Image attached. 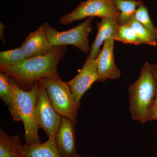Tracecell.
I'll return each mask as SVG.
<instances>
[{"label":"cell","instance_id":"16","mask_svg":"<svg viewBox=\"0 0 157 157\" xmlns=\"http://www.w3.org/2000/svg\"><path fill=\"white\" fill-rule=\"evenodd\" d=\"M118 10L119 15L117 17L120 25L128 24L135 15L137 7L142 3L136 0H112Z\"/></svg>","mask_w":157,"mask_h":157},{"label":"cell","instance_id":"6","mask_svg":"<svg viewBox=\"0 0 157 157\" xmlns=\"http://www.w3.org/2000/svg\"><path fill=\"white\" fill-rule=\"evenodd\" d=\"M120 13L112 0H87L80 3L72 12L63 15L59 22L67 25L87 17H117Z\"/></svg>","mask_w":157,"mask_h":157},{"label":"cell","instance_id":"21","mask_svg":"<svg viewBox=\"0 0 157 157\" xmlns=\"http://www.w3.org/2000/svg\"><path fill=\"white\" fill-rule=\"evenodd\" d=\"M152 70L153 73L154 75L155 79L157 85V64H151ZM157 119V93L156 97L155 100L154 104L153 105L151 112L150 118V121H156Z\"/></svg>","mask_w":157,"mask_h":157},{"label":"cell","instance_id":"5","mask_svg":"<svg viewBox=\"0 0 157 157\" xmlns=\"http://www.w3.org/2000/svg\"><path fill=\"white\" fill-rule=\"evenodd\" d=\"M94 17L86 20L67 31L59 32L50 25L48 22L42 24L51 46L72 45L82 52H90L88 36L91 32V25Z\"/></svg>","mask_w":157,"mask_h":157},{"label":"cell","instance_id":"15","mask_svg":"<svg viewBox=\"0 0 157 157\" xmlns=\"http://www.w3.org/2000/svg\"><path fill=\"white\" fill-rule=\"evenodd\" d=\"M26 157H62L56 144L55 139H48L44 143L25 146Z\"/></svg>","mask_w":157,"mask_h":157},{"label":"cell","instance_id":"19","mask_svg":"<svg viewBox=\"0 0 157 157\" xmlns=\"http://www.w3.org/2000/svg\"><path fill=\"white\" fill-rule=\"evenodd\" d=\"M115 40L126 44H134L136 45L144 44L136 32L128 24L120 25Z\"/></svg>","mask_w":157,"mask_h":157},{"label":"cell","instance_id":"23","mask_svg":"<svg viewBox=\"0 0 157 157\" xmlns=\"http://www.w3.org/2000/svg\"><path fill=\"white\" fill-rule=\"evenodd\" d=\"M75 157H94L93 156H81L78 154H76Z\"/></svg>","mask_w":157,"mask_h":157},{"label":"cell","instance_id":"11","mask_svg":"<svg viewBox=\"0 0 157 157\" xmlns=\"http://www.w3.org/2000/svg\"><path fill=\"white\" fill-rule=\"evenodd\" d=\"M119 26L117 17L114 16L104 17L101 22L97 23L98 33L94 41L92 44L88 58L95 60L98 57L101 52V45L105 40L113 38L115 41Z\"/></svg>","mask_w":157,"mask_h":157},{"label":"cell","instance_id":"20","mask_svg":"<svg viewBox=\"0 0 157 157\" xmlns=\"http://www.w3.org/2000/svg\"><path fill=\"white\" fill-rule=\"evenodd\" d=\"M128 25L136 32L137 36L143 42L144 44L152 46H156L157 40L155 39L147 30L137 21L135 15L131 20Z\"/></svg>","mask_w":157,"mask_h":157},{"label":"cell","instance_id":"25","mask_svg":"<svg viewBox=\"0 0 157 157\" xmlns=\"http://www.w3.org/2000/svg\"><path fill=\"white\" fill-rule=\"evenodd\" d=\"M157 134V132H156ZM156 156H157V155H156Z\"/></svg>","mask_w":157,"mask_h":157},{"label":"cell","instance_id":"7","mask_svg":"<svg viewBox=\"0 0 157 157\" xmlns=\"http://www.w3.org/2000/svg\"><path fill=\"white\" fill-rule=\"evenodd\" d=\"M36 117L39 128L45 131L48 139H55L61 117L53 108L46 90L39 81Z\"/></svg>","mask_w":157,"mask_h":157},{"label":"cell","instance_id":"4","mask_svg":"<svg viewBox=\"0 0 157 157\" xmlns=\"http://www.w3.org/2000/svg\"><path fill=\"white\" fill-rule=\"evenodd\" d=\"M45 90L53 108L61 117L76 122L80 104L73 100L67 82L61 78H43L39 81Z\"/></svg>","mask_w":157,"mask_h":157},{"label":"cell","instance_id":"24","mask_svg":"<svg viewBox=\"0 0 157 157\" xmlns=\"http://www.w3.org/2000/svg\"><path fill=\"white\" fill-rule=\"evenodd\" d=\"M21 157H25V155H22V156Z\"/></svg>","mask_w":157,"mask_h":157},{"label":"cell","instance_id":"14","mask_svg":"<svg viewBox=\"0 0 157 157\" xmlns=\"http://www.w3.org/2000/svg\"><path fill=\"white\" fill-rule=\"evenodd\" d=\"M10 76L6 73H0V98L9 107V112L14 121H21L17 106L11 89Z\"/></svg>","mask_w":157,"mask_h":157},{"label":"cell","instance_id":"1","mask_svg":"<svg viewBox=\"0 0 157 157\" xmlns=\"http://www.w3.org/2000/svg\"><path fill=\"white\" fill-rule=\"evenodd\" d=\"M66 47V45L53 46L45 55L26 59L18 64L0 66V70L12 77L24 89L30 90L41 78H60L58 65L64 57Z\"/></svg>","mask_w":157,"mask_h":157},{"label":"cell","instance_id":"8","mask_svg":"<svg viewBox=\"0 0 157 157\" xmlns=\"http://www.w3.org/2000/svg\"><path fill=\"white\" fill-rule=\"evenodd\" d=\"M98 60L86 59L82 69L67 84L70 87L74 102L80 104V100L85 93L96 81H98Z\"/></svg>","mask_w":157,"mask_h":157},{"label":"cell","instance_id":"18","mask_svg":"<svg viewBox=\"0 0 157 157\" xmlns=\"http://www.w3.org/2000/svg\"><path fill=\"white\" fill-rule=\"evenodd\" d=\"M135 16L140 24L147 30L155 39L157 40V28L153 23L148 9L142 2L139 5L135 12Z\"/></svg>","mask_w":157,"mask_h":157},{"label":"cell","instance_id":"3","mask_svg":"<svg viewBox=\"0 0 157 157\" xmlns=\"http://www.w3.org/2000/svg\"><path fill=\"white\" fill-rule=\"evenodd\" d=\"M10 82L20 118L24 126L25 146L41 143L38 134L39 127L36 117L39 81L36 82L29 91L19 87L12 78H10Z\"/></svg>","mask_w":157,"mask_h":157},{"label":"cell","instance_id":"2","mask_svg":"<svg viewBox=\"0 0 157 157\" xmlns=\"http://www.w3.org/2000/svg\"><path fill=\"white\" fill-rule=\"evenodd\" d=\"M157 93V83L151 64L146 63L140 70L139 78L128 90L129 109L132 119L143 124L150 121Z\"/></svg>","mask_w":157,"mask_h":157},{"label":"cell","instance_id":"9","mask_svg":"<svg viewBox=\"0 0 157 157\" xmlns=\"http://www.w3.org/2000/svg\"><path fill=\"white\" fill-rule=\"evenodd\" d=\"M76 122L61 117L55 136L57 148L62 157H75L76 153L75 124Z\"/></svg>","mask_w":157,"mask_h":157},{"label":"cell","instance_id":"13","mask_svg":"<svg viewBox=\"0 0 157 157\" xmlns=\"http://www.w3.org/2000/svg\"><path fill=\"white\" fill-rule=\"evenodd\" d=\"M24 147L19 135L11 136L0 130V157H21Z\"/></svg>","mask_w":157,"mask_h":157},{"label":"cell","instance_id":"12","mask_svg":"<svg viewBox=\"0 0 157 157\" xmlns=\"http://www.w3.org/2000/svg\"><path fill=\"white\" fill-rule=\"evenodd\" d=\"M21 46L27 59L45 55L53 47L50 46L45 30L42 25L26 37Z\"/></svg>","mask_w":157,"mask_h":157},{"label":"cell","instance_id":"17","mask_svg":"<svg viewBox=\"0 0 157 157\" xmlns=\"http://www.w3.org/2000/svg\"><path fill=\"white\" fill-rule=\"evenodd\" d=\"M27 59L21 46L0 52V66L18 64Z\"/></svg>","mask_w":157,"mask_h":157},{"label":"cell","instance_id":"22","mask_svg":"<svg viewBox=\"0 0 157 157\" xmlns=\"http://www.w3.org/2000/svg\"><path fill=\"white\" fill-rule=\"evenodd\" d=\"M1 39L2 41V42H6L5 41V38L4 37V33H3V31H4V29L6 28V26L2 24L1 23Z\"/></svg>","mask_w":157,"mask_h":157},{"label":"cell","instance_id":"26","mask_svg":"<svg viewBox=\"0 0 157 157\" xmlns=\"http://www.w3.org/2000/svg\"><path fill=\"white\" fill-rule=\"evenodd\" d=\"M156 121H157V120H156Z\"/></svg>","mask_w":157,"mask_h":157},{"label":"cell","instance_id":"10","mask_svg":"<svg viewBox=\"0 0 157 157\" xmlns=\"http://www.w3.org/2000/svg\"><path fill=\"white\" fill-rule=\"evenodd\" d=\"M113 38L104 41V46L97 58L98 81L103 82L109 79L119 78L121 72L116 65L113 52L114 42Z\"/></svg>","mask_w":157,"mask_h":157}]
</instances>
